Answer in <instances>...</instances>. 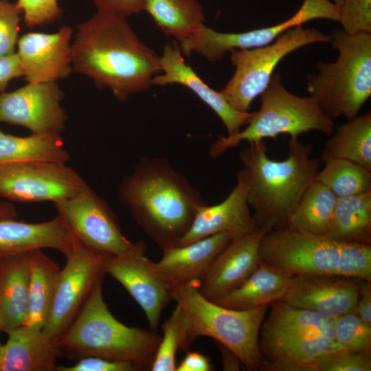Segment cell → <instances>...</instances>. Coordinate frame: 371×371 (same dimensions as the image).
Returning <instances> with one entry per match:
<instances>
[{"label": "cell", "instance_id": "6da1fadb", "mask_svg": "<svg viewBox=\"0 0 371 371\" xmlns=\"http://www.w3.org/2000/svg\"><path fill=\"white\" fill-rule=\"evenodd\" d=\"M126 19L96 12L78 25L71 43L73 71L120 101L149 89L161 72L160 56L139 40Z\"/></svg>", "mask_w": 371, "mask_h": 371}, {"label": "cell", "instance_id": "7a4b0ae2", "mask_svg": "<svg viewBox=\"0 0 371 371\" xmlns=\"http://www.w3.org/2000/svg\"><path fill=\"white\" fill-rule=\"evenodd\" d=\"M120 202L163 251L176 246L205 203L200 192L164 158H143L118 186Z\"/></svg>", "mask_w": 371, "mask_h": 371}, {"label": "cell", "instance_id": "3957f363", "mask_svg": "<svg viewBox=\"0 0 371 371\" xmlns=\"http://www.w3.org/2000/svg\"><path fill=\"white\" fill-rule=\"evenodd\" d=\"M240 153L247 170L249 189L248 203L254 210L258 227L268 231L286 227L302 196L319 171L320 161L312 158L313 147L299 137H291L288 157L275 161L267 155L264 141Z\"/></svg>", "mask_w": 371, "mask_h": 371}, {"label": "cell", "instance_id": "277c9868", "mask_svg": "<svg viewBox=\"0 0 371 371\" xmlns=\"http://www.w3.org/2000/svg\"><path fill=\"white\" fill-rule=\"evenodd\" d=\"M161 339L150 329L130 327L119 322L104 300L100 282L58 343L63 357H98L128 362L139 370H148Z\"/></svg>", "mask_w": 371, "mask_h": 371}, {"label": "cell", "instance_id": "5b68a950", "mask_svg": "<svg viewBox=\"0 0 371 371\" xmlns=\"http://www.w3.org/2000/svg\"><path fill=\"white\" fill-rule=\"evenodd\" d=\"M260 254L262 262L291 276L329 275L371 280V244L284 227L263 236Z\"/></svg>", "mask_w": 371, "mask_h": 371}, {"label": "cell", "instance_id": "8992f818", "mask_svg": "<svg viewBox=\"0 0 371 371\" xmlns=\"http://www.w3.org/2000/svg\"><path fill=\"white\" fill-rule=\"evenodd\" d=\"M330 36L338 57L317 64V72L307 77V91L329 117L350 120L371 95V33L338 30Z\"/></svg>", "mask_w": 371, "mask_h": 371}, {"label": "cell", "instance_id": "52a82bcc", "mask_svg": "<svg viewBox=\"0 0 371 371\" xmlns=\"http://www.w3.org/2000/svg\"><path fill=\"white\" fill-rule=\"evenodd\" d=\"M199 284H178L174 293V300L187 316L190 342L199 336L210 337L233 352L248 370H262L259 335L267 306L249 310L223 307L203 297Z\"/></svg>", "mask_w": 371, "mask_h": 371}, {"label": "cell", "instance_id": "ba28073f", "mask_svg": "<svg viewBox=\"0 0 371 371\" xmlns=\"http://www.w3.org/2000/svg\"><path fill=\"white\" fill-rule=\"evenodd\" d=\"M261 106L253 114L246 128L233 135L218 136L210 148L209 154L217 157L242 142L258 144L266 138L276 139L282 134L299 137L304 133L319 131L332 134L335 128L311 97H301L289 92L283 85L282 76L274 73L260 94Z\"/></svg>", "mask_w": 371, "mask_h": 371}, {"label": "cell", "instance_id": "9c48e42d", "mask_svg": "<svg viewBox=\"0 0 371 371\" xmlns=\"http://www.w3.org/2000/svg\"><path fill=\"white\" fill-rule=\"evenodd\" d=\"M315 28L302 25L290 28L272 43L250 49H232L230 60L234 75L221 91L234 109L248 112L254 99L267 88L278 64L286 56L306 45L330 42Z\"/></svg>", "mask_w": 371, "mask_h": 371}, {"label": "cell", "instance_id": "30bf717a", "mask_svg": "<svg viewBox=\"0 0 371 371\" xmlns=\"http://www.w3.org/2000/svg\"><path fill=\"white\" fill-rule=\"evenodd\" d=\"M54 205L74 237L87 247L115 256L144 254V243L133 242L123 234L115 212L89 185Z\"/></svg>", "mask_w": 371, "mask_h": 371}, {"label": "cell", "instance_id": "8fae6325", "mask_svg": "<svg viewBox=\"0 0 371 371\" xmlns=\"http://www.w3.org/2000/svg\"><path fill=\"white\" fill-rule=\"evenodd\" d=\"M110 256L90 249L76 238L59 272L51 311L43 329L46 335L58 341L69 329L94 288L103 282Z\"/></svg>", "mask_w": 371, "mask_h": 371}, {"label": "cell", "instance_id": "7c38bea8", "mask_svg": "<svg viewBox=\"0 0 371 371\" xmlns=\"http://www.w3.org/2000/svg\"><path fill=\"white\" fill-rule=\"evenodd\" d=\"M319 19L338 21L337 7L328 0H304L299 10L289 19L270 27L240 33L218 32L203 24L181 42L179 48L188 57L195 52L215 62L232 49H250L265 46L289 29Z\"/></svg>", "mask_w": 371, "mask_h": 371}, {"label": "cell", "instance_id": "4fadbf2b", "mask_svg": "<svg viewBox=\"0 0 371 371\" xmlns=\"http://www.w3.org/2000/svg\"><path fill=\"white\" fill-rule=\"evenodd\" d=\"M88 184L66 163L34 161L0 165V197L12 201L53 203Z\"/></svg>", "mask_w": 371, "mask_h": 371}, {"label": "cell", "instance_id": "5bb4252c", "mask_svg": "<svg viewBox=\"0 0 371 371\" xmlns=\"http://www.w3.org/2000/svg\"><path fill=\"white\" fill-rule=\"evenodd\" d=\"M64 94L56 82H27L0 93V122L29 129L32 133L60 134L67 115L61 105Z\"/></svg>", "mask_w": 371, "mask_h": 371}, {"label": "cell", "instance_id": "9a60e30c", "mask_svg": "<svg viewBox=\"0 0 371 371\" xmlns=\"http://www.w3.org/2000/svg\"><path fill=\"white\" fill-rule=\"evenodd\" d=\"M73 30L61 26L54 33L30 32L17 41L23 76L27 82H56L73 71Z\"/></svg>", "mask_w": 371, "mask_h": 371}, {"label": "cell", "instance_id": "2e32d148", "mask_svg": "<svg viewBox=\"0 0 371 371\" xmlns=\"http://www.w3.org/2000/svg\"><path fill=\"white\" fill-rule=\"evenodd\" d=\"M106 273L126 289L143 309L150 329L157 332L162 311L174 300L176 286L160 277L144 254L111 255Z\"/></svg>", "mask_w": 371, "mask_h": 371}, {"label": "cell", "instance_id": "e0dca14e", "mask_svg": "<svg viewBox=\"0 0 371 371\" xmlns=\"http://www.w3.org/2000/svg\"><path fill=\"white\" fill-rule=\"evenodd\" d=\"M249 189L248 174L243 168L236 173V184L225 199L199 208L190 227L176 246L219 233H227L234 240L253 232L258 227L249 210Z\"/></svg>", "mask_w": 371, "mask_h": 371}, {"label": "cell", "instance_id": "ac0fdd59", "mask_svg": "<svg viewBox=\"0 0 371 371\" xmlns=\"http://www.w3.org/2000/svg\"><path fill=\"white\" fill-rule=\"evenodd\" d=\"M267 232L257 227L232 240L214 258L199 282L201 294L213 301L241 284L261 262L260 243Z\"/></svg>", "mask_w": 371, "mask_h": 371}, {"label": "cell", "instance_id": "d6986e66", "mask_svg": "<svg viewBox=\"0 0 371 371\" xmlns=\"http://www.w3.org/2000/svg\"><path fill=\"white\" fill-rule=\"evenodd\" d=\"M359 281L329 275L292 276L282 301L335 319L355 313Z\"/></svg>", "mask_w": 371, "mask_h": 371}, {"label": "cell", "instance_id": "ffe728a7", "mask_svg": "<svg viewBox=\"0 0 371 371\" xmlns=\"http://www.w3.org/2000/svg\"><path fill=\"white\" fill-rule=\"evenodd\" d=\"M161 72L153 78V85L164 86L179 84L193 91L200 100L210 107L225 125L228 135L236 134L247 125L253 113L240 112L232 108L221 91L210 88L187 65L175 41L167 44L160 56Z\"/></svg>", "mask_w": 371, "mask_h": 371}, {"label": "cell", "instance_id": "44dd1931", "mask_svg": "<svg viewBox=\"0 0 371 371\" xmlns=\"http://www.w3.org/2000/svg\"><path fill=\"white\" fill-rule=\"evenodd\" d=\"M232 240L229 234L219 233L184 245L174 246L163 251L160 260L151 261V265L160 277L175 286L199 283L214 258Z\"/></svg>", "mask_w": 371, "mask_h": 371}, {"label": "cell", "instance_id": "7402d4cb", "mask_svg": "<svg viewBox=\"0 0 371 371\" xmlns=\"http://www.w3.org/2000/svg\"><path fill=\"white\" fill-rule=\"evenodd\" d=\"M259 346L262 370L270 371H310V364L316 359L341 350L335 339L324 335L261 333Z\"/></svg>", "mask_w": 371, "mask_h": 371}, {"label": "cell", "instance_id": "603a6c76", "mask_svg": "<svg viewBox=\"0 0 371 371\" xmlns=\"http://www.w3.org/2000/svg\"><path fill=\"white\" fill-rule=\"evenodd\" d=\"M0 347V371H56L63 358L58 341L43 330L21 325L6 333Z\"/></svg>", "mask_w": 371, "mask_h": 371}, {"label": "cell", "instance_id": "cb8c5ba5", "mask_svg": "<svg viewBox=\"0 0 371 371\" xmlns=\"http://www.w3.org/2000/svg\"><path fill=\"white\" fill-rule=\"evenodd\" d=\"M76 238L59 215L41 223L16 218L0 219V253H16L45 248L65 257L72 251Z\"/></svg>", "mask_w": 371, "mask_h": 371}, {"label": "cell", "instance_id": "d4e9b609", "mask_svg": "<svg viewBox=\"0 0 371 371\" xmlns=\"http://www.w3.org/2000/svg\"><path fill=\"white\" fill-rule=\"evenodd\" d=\"M32 251L0 253V329L5 333L26 319Z\"/></svg>", "mask_w": 371, "mask_h": 371}, {"label": "cell", "instance_id": "484cf974", "mask_svg": "<svg viewBox=\"0 0 371 371\" xmlns=\"http://www.w3.org/2000/svg\"><path fill=\"white\" fill-rule=\"evenodd\" d=\"M291 278L277 267L261 261L241 284L212 302L235 310L268 306L274 302L282 300Z\"/></svg>", "mask_w": 371, "mask_h": 371}, {"label": "cell", "instance_id": "4316f807", "mask_svg": "<svg viewBox=\"0 0 371 371\" xmlns=\"http://www.w3.org/2000/svg\"><path fill=\"white\" fill-rule=\"evenodd\" d=\"M41 249L32 251L27 316L23 325L43 330L52 306L60 272Z\"/></svg>", "mask_w": 371, "mask_h": 371}, {"label": "cell", "instance_id": "83f0119b", "mask_svg": "<svg viewBox=\"0 0 371 371\" xmlns=\"http://www.w3.org/2000/svg\"><path fill=\"white\" fill-rule=\"evenodd\" d=\"M70 159L60 134L32 133L16 136L0 130V165Z\"/></svg>", "mask_w": 371, "mask_h": 371}, {"label": "cell", "instance_id": "f1b7e54d", "mask_svg": "<svg viewBox=\"0 0 371 371\" xmlns=\"http://www.w3.org/2000/svg\"><path fill=\"white\" fill-rule=\"evenodd\" d=\"M263 322L261 333L289 335H324L335 339L334 319L319 313L274 302Z\"/></svg>", "mask_w": 371, "mask_h": 371}, {"label": "cell", "instance_id": "f546056e", "mask_svg": "<svg viewBox=\"0 0 371 371\" xmlns=\"http://www.w3.org/2000/svg\"><path fill=\"white\" fill-rule=\"evenodd\" d=\"M327 236L343 242L371 244V190L337 198Z\"/></svg>", "mask_w": 371, "mask_h": 371}, {"label": "cell", "instance_id": "4dcf8cb0", "mask_svg": "<svg viewBox=\"0 0 371 371\" xmlns=\"http://www.w3.org/2000/svg\"><path fill=\"white\" fill-rule=\"evenodd\" d=\"M167 36L179 43L204 24L203 8L199 0H146L144 10Z\"/></svg>", "mask_w": 371, "mask_h": 371}, {"label": "cell", "instance_id": "1f68e13d", "mask_svg": "<svg viewBox=\"0 0 371 371\" xmlns=\"http://www.w3.org/2000/svg\"><path fill=\"white\" fill-rule=\"evenodd\" d=\"M346 159L371 170V113L368 112L348 120L325 144L323 161Z\"/></svg>", "mask_w": 371, "mask_h": 371}, {"label": "cell", "instance_id": "d6a6232c", "mask_svg": "<svg viewBox=\"0 0 371 371\" xmlns=\"http://www.w3.org/2000/svg\"><path fill=\"white\" fill-rule=\"evenodd\" d=\"M337 199L327 186L315 181L304 193L286 227L327 236Z\"/></svg>", "mask_w": 371, "mask_h": 371}, {"label": "cell", "instance_id": "836d02e7", "mask_svg": "<svg viewBox=\"0 0 371 371\" xmlns=\"http://www.w3.org/2000/svg\"><path fill=\"white\" fill-rule=\"evenodd\" d=\"M315 181L327 186L338 197L371 190V170L352 161L333 158L325 161Z\"/></svg>", "mask_w": 371, "mask_h": 371}, {"label": "cell", "instance_id": "e575fe53", "mask_svg": "<svg viewBox=\"0 0 371 371\" xmlns=\"http://www.w3.org/2000/svg\"><path fill=\"white\" fill-rule=\"evenodd\" d=\"M163 336L150 370L176 371V355L179 350H187L191 344L187 316L177 304L171 315L162 324Z\"/></svg>", "mask_w": 371, "mask_h": 371}, {"label": "cell", "instance_id": "d590c367", "mask_svg": "<svg viewBox=\"0 0 371 371\" xmlns=\"http://www.w3.org/2000/svg\"><path fill=\"white\" fill-rule=\"evenodd\" d=\"M334 333L341 350L370 354L371 326L363 322L355 313L335 318Z\"/></svg>", "mask_w": 371, "mask_h": 371}, {"label": "cell", "instance_id": "8d00e7d4", "mask_svg": "<svg viewBox=\"0 0 371 371\" xmlns=\"http://www.w3.org/2000/svg\"><path fill=\"white\" fill-rule=\"evenodd\" d=\"M370 353L338 350L326 353L310 364V371H370Z\"/></svg>", "mask_w": 371, "mask_h": 371}, {"label": "cell", "instance_id": "74e56055", "mask_svg": "<svg viewBox=\"0 0 371 371\" xmlns=\"http://www.w3.org/2000/svg\"><path fill=\"white\" fill-rule=\"evenodd\" d=\"M338 10L344 32L371 33V0H342Z\"/></svg>", "mask_w": 371, "mask_h": 371}, {"label": "cell", "instance_id": "f35d334b", "mask_svg": "<svg viewBox=\"0 0 371 371\" xmlns=\"http://www.w3.org/2000/svg\"><path fill=\"white\" fill-rule=\"evenodd\" d=\"M22 12L16 3L0 0V56L15 53Z\"/></svg>", "mask_w": 371, "mask_h": 371}, {"label": "cell", "instance_id": "ab89813d", "mask_svg": "<svg viewBox=\"0 0 371 371\" xmlns=\"http://www.w3.org/2000/svg\"><path fill=\"white\" fill-rule=\"evenodd\" d=\"M16 3L25 23L32 28L54 23L63 14L58 0H16Z\"/></svg>", "mask_w": 371, "mask_h": 371}, {"label": "cell", "instance_id": "60d3db41", "mask_svg": "<svg viewBox=\"0 0 371 371\" xmlns=\"http://www.w3.org/2000/svg\"><path fill=\"white\" fill-rule=\"evenodd\" d=\"M132 363L98 357H85L71 366H58L56 371H139Z\"/></svg>", "mask_w": 371, "mask_h": 371}, {"label": "cell", "instance_id": "b9f144b4", "mask_svg": "<svg viewBox=\"0 0 371 371\" xmlns=\"http://www.w3.org/2000/svg\"><path fill=\"white\" fill-rule=\"evenodd\" d=\"M146 0H93L96 12L127 18L144 10Z\"/></svg>", "mask_w": 371, "mask_h": 371}, {"label": "cell", "instance_id": "7bdbcfd3", "mask_svg": "<svg viewBox=\"0 0 371 371\" xmlns=\"http://www.w3.org/2000/svg\"><path fill=\"white\" fill-rule=\"evenodd\" d=\"M23 76L21 63L16 52L0 56V92H3L12 79Z\"/></svg>", "mask_w": 371, "mask_h": 371}, {"label": "cell", "instance_id": "ee69618b", "mask_svg": "<svg viewBox=\"0 0 371 371\" xmlns=\"http://www.w3.org/2000/svg\"><path fill=\"white\" fill-rule=\"evenodd\" d=\"M355 313L371 326V280H360L359 291Z\"/></svg>", "mask_w": 371, "mask_h": 371}, {"label": "cell", "instance_id": "f6af8a7d", "mask_svg": "<svg viewBox=\"0 0 371 371\" xmlns=\"http://www.w3.org/2000/svg\"><path fill=\"white\" fill-rule=\"evenodd\" d=\"M213 370L210 358L199 352H189L177 365L176 371H210Z\"/></svg>", "mask_w": 371, "mask_h": 371}, {"label": "cell", "instance_id": "bcb514c9", "mask_svg": "<svg viewBox=\"0 0 371 371\" xmlns=\"http://www.w3.org/2000/svg\"><path fill=\"white\" fill-rule=\"evenodd\" d=\"M222 354L223 366L225 370H239L242 364L238 357L229 349L219 344Z\"/></svg>", "mask_w": 371, "mask_h": 371}, {"label": "cell", "instance_id": "7dc6e473", "mask_svg": "<svg viewBox=\"0 0 371 371\" xmlns=\"http://www.w3.org/2000/svg\"><path fill=\"white\" fill-rule=\"evenodd\" d=\"M17 212L14 206L8 202L0 203V219L16 218Z\"/></svg>", "mask_w": 371, "mask_h": 371}, {"label": "cell", "instance_id": "c3c4849f", "mask_svg": "<svg viewBox=\"0 0 371 371\" xmlns=\"http://www.w3.org/2000/svg\"><path fill=\"white\" fill-rule=\"evenodd\" d=\"M342 0H333V3L337 7V8L341 4Z\"/></svg>", "mask_w": 371, "mask_h": 371}, {"label": "cell", "instance_id": "681fc988", "mask_svg": "<svg viewBox=\"0 0 371 371\" xmlns=\"http://www.w3.org/2000/svg\"><path fill=\"white\" fill-rule=\"evenodd\" d=\"M0 332H1V329H0ZM1 344H0V347H1Z\"/></svg>", "mask_w": 371, "mask_h": 371}]
</instances>
